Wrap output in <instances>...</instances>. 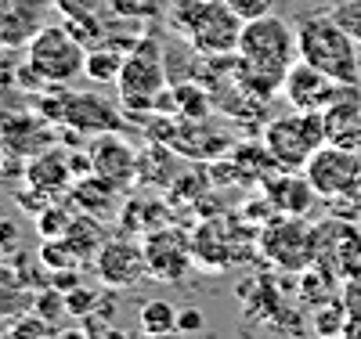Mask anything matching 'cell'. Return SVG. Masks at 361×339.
<instances>
[{"label":"cell","instance_id":"cell-2","mask_svg":"<svg viewBox=\"0 0 361 339\" xmlns=\"http://www.w3.org/2000/svg\"><path fill=\"white\" fill-rule=\"evenodd\" d=\"M296 47L307 66L343 87H361V54L350 29L336 15H307L296 22Z\"/></svg>","mask_w":361,"mask_h":339},{"label":"cell","instance_id":"cell-14","mask_svg":"<svg viewBox=\"0 0 361 339\" xmlns=\"http://www.w3.org/2000/svg\"><path fill=\"white\" fill-rule=\"evenodd\" d=\"M54 0H0V47H25L33 40Z\"/></svg>","mask_w":361,"mask_h":339},{"label":"cell","instance_id":"cell-22","mask_svg":"<svg viewBox=\"0 0 361 339\" xmlns=\"http://www.w3.org/2000/svg\"><path fill=\"white\" fill-rule=\"evenodd\" d=\"M109 8V0H54V11L66 22L76 18H102V11Z\"/></svg>","mask_w":361,"mask_h":339},{"label":"cell","instance_id":"cell-15","mask_svg":"<svg viewBox=\"0 0 361 339\" xmlns=\"http://www.w3.org/2000/svg\"><path fill=\"white\" fill-rule=\"evenodd\" d=\"M54 134L33 116H0V148L11 152V156L33 159L37 152L51 148Z\"/></svg>","mask_w":361,"mask_h":339},{"label":"cell","instance_id":"cell-13","mask_svg":"<svg viewBox=\"0 0 361 339\" xmlns=\"http://www.w3.org/2000/svg\"><path fill=\"white\" fill-rule=\"evenodd\" d=\"M87 156H90V170H94L102 180H109L116 192H123L127 184L134 180V173H137L134 148L119 134H98Z\"/></svg>","mask_w":361,"mask_h":339},{"label":"cell","instance_id":"cell-23","mask_svg":"<svg viewBox=\"0 0 361 339\" xmlns=\"http://www.w3.org/2000/svg\"><path fill=\"white\" fill-rule=\"evenodd\" d=\"M69 224H73V217L62 209V206H44L40 213H37V228H40V235L44 238H58V235H66L69 231Z\"/></svg>","mask_w":361,"mask_h":339},{"label":"cell","instance_id":"cell-18","mask_svg":"<svg viewBox=\"0 0 361 339\" xmlns=\"http://www.w3.org/2000/svg\"><path fill=\"white\" fill-rule=\"evenodd\" d=\"M37 292L29 289V282L15 267H0V321H15L22 314L33 311Z\"/></svg>","mask_w":361,"mask_h":339},{"label":"cell","instance_id":"cell-9","mask_svg":"<svg viewBox=\"0 0 361 339\" xmlns=\"http://www.w3.org/2000/svg\"><path fill=\"white\" fill-rule=\"evenodd\" d=\"M260 249L282 271H304L314 264V231L304 228V217L275 221L260 231Z\"/></svg>","mask_w":361,"mask_h":339},{"label":"cell","instance_id":"cell-11","mask_svg":"<svg viewBox=\"0 0 361 339\" xmlns=\"http://www.w3.org/2000/svg\"><path fill=\"white\" fill-rule=\"evenodd\" d=\"M66 127H73L76 134H123L127 123H123V112H119L109 98L102 94H66V116H62Z\"/></svg>","mask_w":361,"mask_h":339},{"label":"cell","instance_id":"cell-25","mask_svg":"<svg viewBox=\"0 0 361 339\" xmlns=\"http://www.w3.org/2000/svg\"><path fill=\"white\" fill-rule=\"evenodd\" d=\"M224 4L243 22H253V18H264V15H275L279 0H224Z\"/></svg>","mask_w":361,"mask_h":339},{"label":"cell","instance_id":"cell-31","mask_svg":"<svg viewBox=\"0 0 361 339\" xmlns=\"http://www.w3.org/2000/svg\"><path fill=\"white\" fill-rule=\"evenodd\" d=\"M51 339H94V335H90L83 325H73V328H54Z\"/></svg>","mask_w":361,"mask_h":339},{"label":"cell","instance_id":"cell-21","mask_svg":"<svg viewBox=\"0 0 361 339\" xmlns=\"http://www.w3.org/2000/svg\"><path fill=\"white\" fill-rule=\"evenodd\" d=\"M51 332H54L51 321H44L37 311H29V314H22V318L11 321L8 339H51Z\"/></svg>","mask_w":361,"mask_h":339},{"label":"cell","instance_id":"cell-33","mask_svg":"<svg viewBox=\"0 0 361 339\" xmlns=\"http://www.w3.org/2000/svg\"><path fill=\"white\" fill-rule=\"evenodd\" d=\"M98 339H134V335H127V332H119V328H105Z\"/></svg>","mask_w":361,"mask_h":339},{"label":"cell","instance_id":"cell-12","mask_svg":"<svg viewBox=\"0 0 361 339\" xmlns=\"http://www.w3.org/2000/svg\"><path fill=\"white\" fill-rule=\"evenodd\" d=\"M145 260H148V274L159 282H180V274L192 264V242L188 235H180L173 228L152 231L145 242Z\"/></svg>","mask_w":361,"mask_h":339},{"label":"cell","instance_id":"cell-34","mask_svg":"<svg viewBox=\"0 0 361 339\" xmlns=\"http://www.w3.org/2000/svg\"><path fill=\"white\" fill-rule=\"evenodd\" d=\"M0 339H8V335H4V332H0Z\"/></svg>","mask_w":361,"mask_h":339},{"label":"cell","instance_id":"cell-1","mask_svg":"<svg viewBox=\"0 0 361 339\" xmlns=\"http://www.w3.org/2000/svg\"><path fill=\"white\" fill-rule=\"evenodd\" d=\"M235 61L243 69V83L253 94L267 98L282 90L286 73L300 61V47H296V25H289L279 15H264L243 25L238 37V51Z\"/></svg>","mask_w":361,"mask_h":339},{"label":"cell","instance_id":"cell-20","mask_svg":"<svg viewBox=\"0 0 361 339\" xmlns=\"http://www.w3.org/2000/svg\"><path fill=\"white\" fill-rule=\"evenodd\" d=\"M137 325H141V332H170V328H177L173 303H166V300H145L141 311H137Z\"/></svg>","mask_w":361,"mask_h":339},{"label":"cell","instance_id":"cell-26","mask_svg":"<svg viewBox=\"0 0 361 339\" xmlns=\"http://www.w3.org/2000/svg\"><path fill=\"white\" fill-rule=\"evenodd\" d=\"M173 101H180V112H185L188 119H202V116H206V94H202V90L177 87V90H173Z\"/></svg>","mask_w":361,"mask_h":339},{"label":"cell","instance_id":"cell-8","mask_svg":"<svg viewBox=\"0 0 361 339\" xmlns=\"http://www.w3.org/2000/svg\"><path fill=\"white\" fill-rule=\"evenodd\" d=\"M347 90H354V87L336 83L333 76H325L322 69L307 66L304 58H300L296 66L286 73V80H282V94H286L289 105L300 109V112H329L333 105L343 101Z\"/></svg>","mask_w":361,"mask_h":339},{"label":"cell","instance_id":"cell-16","mask_svg":"<svg viewBox=\"0 0 361 339\" xmlns=\"http://www.w3.org/2000/svg\"><path fill=\"white\" fill-rule=\"evenodd\" d=\"M25 180H29V188L40 192V195H58V192H66L69 188V180H73V166H69V152L66 148H44L33 156V163L25 166Z\"/></svg>","mask_w":361,"mask_h":339},{"label":"cell","instance_id":"cell-17","mask_svg":"<svg viewBox=\"0 0 361 339\" xmlns=\"http://www.w3.org/2000/svg\"><path fill=\"white\" fill-rule=\"evenodd\" d=\"M267 199H271V209L275 213H286V217H307V209L314 206L318 192L311 188L304 170H282L279 180H271Z\"/></svg>","mask_w":361,"mask_h":339},{"label":"cell","instance_id":"cell-27","mask_svg":"<svg viewBox=\"0 0 361 339\" xmlns=\"http://www.w3.org/2000/svg\"><path fill=\"white\" fill-rule=\"evenodd\" d=\"M202 328H206V318H202L199 307H180V311H177V332L195 335V332H202Z\"/></svg>","mask_w":361,"mask_h":339},{"label":"cell","instance_id":"cell-29","mask_svg":"<svg viewBox=\"0 0 361 339\" xmlns=\"http://www.w3.org/2000/svg\"><path fill=\"white\" fill-rule=\"evenodd\" d=\"M15 245H18V228H15V221L0 217V253H15Z\"/></svg>","mask_w":361,"mask_h":339},{"label":"cell","instance_id":"cell-28","mask_svg":"<svg viewBox=\"0 0 361 339\" xmlns=\"http://www.w3.org/2000/svg\"><path fill=\"white\" fill-rule=\"evenodd\" d=\"M343 307H347V314H361V271L347 278V289H343Z\"/></svg>","mask_w":361,"mask_h":339},{"label":"cell","instance_id":"cell-4","mask_svg":"<svg viewBox=\"0 0 361 339\" xmlns=\"http://www.w3.org/2000/svg\"><path fill=\"white\" fill-rule=\"evenodd\" d=\"M329 141L325 112H289L264 127V148L279 170H304L311 156Z\"/></svg>","mask_w":361,"mask_h":339},{"label":"cell","instance_id":"cell-5","mask_svg":"<svg viewBox=\"0 0 361 339\" xmlns=\"http://www.w3.org/2000/svg\"><path fill=\"white\" fill-rule=\"evenodd\" d=\"M87 66V44H80L69 25H44L40 33L25 44V69L37 83L69 87L83 76Z\"/></svg>","mask_w":361,"mask_h":339},{"label":"cell","instance_id":"cell-10","mask_svg":"<svg viewBox=\"0 0 361 339\" xmlns=\"http://www.w3.org/2000/svg\"><path fill=\"white\" fill-rule=\"evenodd\" d=\"M98 264V278L109 289H130L141 278H148V260H145V245L130 238H112L102 242V249L94 253Z\"/></svg>","mask_w":361,"mask_h":339},{"label":"cell","instance_id":"cell-7","mask_svg":"<svg viewBox=\"0 0 361 339\" xmlns=\"http://www.w3.org/2000/svg\"><path fill=\"white\" fill-rule=\"evenodd\" d=\"M304 173L311 180V188L318 192V199H347L361 184V156L347 144L325 141L304 166Z\"/></svg>","mask_w":361,"mask_h":339},{"label":"cell","instance_id":"cell-30","mask_svg":"<svg viewBox=\"0 0 361 339\" xmlns=\"http://www.w3.org/2000/svg\"><path fill=\"white\" fill-rule=\"evenodd\" d=\"M340 339H361V314H347V321L340 328Z\"/></svg>","mask_w":361,"mask_h":339},{"label":"cell","instance_id":"cell-35","mask_svg":"<svg viewBox=\"0 0 361 339\" xmlns=\"http://www.w3.org/2000/svg\"><path fill=\"white\" fill-rule=\"evenodd\" d=\"M343 4H347V0H343Z\"/></svg>","mask_w":361,"mask_h":339},{"label":"cell","instance_id":"cell-24","mask_svg":"<svg viewBox=\"0 0 361 339\" xmlns=\"http://www.w3.org/2000/svg\"><path fill=\"white\" fill-rule=\"evenodd\" d=\"M98 303H102V292H98V289L73 285V292H66V307H69V314H73V318H87Z\"/></svg>","mask_w":361,"mask_h":339},{"label":"cell","instance_id":"cell-32","mask_svg":"<svg viewBox=\"0 0 361 339\" xmlns=\"http://www.w3.org/2000/svg\"><path fill=\"white\" fill-rule=\"evenodd\" d=\"M141 339H188V335L177 332V328H170V332H145Z\"/></svg>","mask_w":361,"mask_h":339},{"label":"cell","instance_id":"cell-3","mask_svg":"<svg viewBox=\"0 0 361 339\" xmlns=\"http://www.w3.org/2000/svg\"><path fill=\"white\" fill-rule=\"evenodd\" d=\"M166 18L173 25V33L185 44H192V51L202 58L235 54L243 25H246L224 0H173Z\"/></svg>","mask_w":361,"mask_h":339},{"label":"cell","instance_id":"cell-6","mask_svg":"<svg viewBox=\"0 0 361 339\" xmlns=\"http://www.w3.org/2000/svg\"><path fill=\"white\" fill-rule=\"evenodd\" d=\"M116 87H119V101H123L127 112L159 109L166 94V69H163V54L152 40L130 44V54L123 61V73H119Z\"/></svg>","mask_w":361,"mask_h":339},{"label":"cell","instance_id":"cell-19","mask_svg":"<svg viewBox=\"0 0 361 339\" xmlns=\"http://www.w3.org/2000/svg\"><path fill=\"white\" fill-rule=\"evenodd\" d=\"M123 61L127 54L112 47V44H94L87 47V66H83V76L94 80V83H116L119 73H123Z\"/></svg>","mask_w":361,"mask_h":339}]
</instances>
